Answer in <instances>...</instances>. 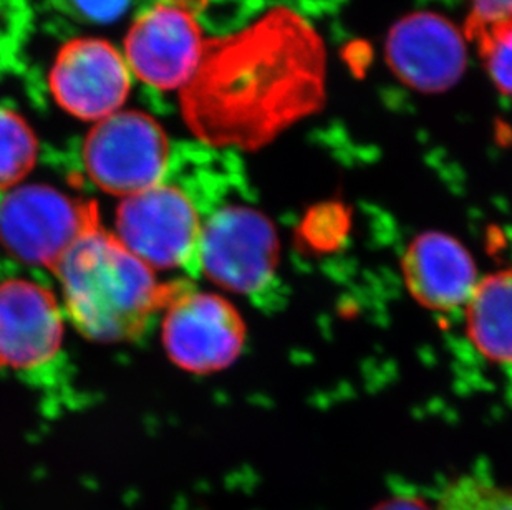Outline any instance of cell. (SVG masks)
Returning a JSON list of instances; mask_svg holds the SVG:
<instances>
[{"label":"cell","mask_w":512,"mask_h":510,"mask_svg":"<svg viewBox=\"0 0 512 510\" xmlns=\"http://www.w3.org/2000/svg\"><path fill=\"white\" fill-rule=\"evenodd\" d=\"M320 92L314 32L287 12H272L242 34L208 40L183 88V113L199 138L241 143L312 110Z\"/></svg>","instance_id":"obj_1"},{"label":"cell","mask_w":512,"mask_h":510,"mask_svg":"<svg viewBox=\"0 0 512 510\" xmlns=\"http://www.w3.org/2000/svg\"><path fill=\"white\" fill-rule=\"evenodd\" d=\"M52 272L73 327L100 343L143 337L178 287V282H161L102 224L63 255Z\"/></svg>","instance_id":"obj_2"},{"label":"cell","mask_w":512,"mask_h":510,"mask_svg":"<svg viewBox=\"0 0 512 510\" xmlns=\"http://www.w3.org/2000/svg\"><path fill=\"white\" fill-rule=\"evenodd\" d=\"M279 241L261 212L244 204L223 203L204 217L199 274L257 307L282 302Z\"/></svg>","instance_id":"obj_3"},{"label":"cell","mask_w":512,"mask_h":510,"mask_svg":"<svg viewBox=\"0 0 512 510\" xmlns=\"http://www.w3.org/2000/svg\"><path fill=\"white\" fill-rule=\"evenodd\" d=\"M204 212L173 179L121 199L115 234L123 246L150 269L184 270L199 277V249Z\"/></svg>","instance_id":"obj_4"},{"label":"cell","mask_w":512,"mask_h":510,"mask_svg":"<svg viewBox=\"0 0 512 510\" xmlns=\"http://www.w3.org/2000/svg\"><path fill=\"white\" fill-rule=\"evenodd\" d=\"M83 168L103 193L125 199L168 178L173 151L163 126L143 111H116L98 121L82 150Z\"/></svg>","instance_id":"obj_5"},{"label":"cell","mask_w":512,"mask_h":510,"mask_svg":"<svg viewBox=\"0 0 512 510\" xmlns=\"http://www.w3.org/2000/svg\"><path fill=\"white\" fill-rule=\"evenodd\" d=\"M98 224L97 204L45 184L19 186L0 198V244L25 264L54 270Z\"/></svg>","instance_id":"obj_6"},{"label":"cell","mask_w":512,"mask_h":510,"mask_svg":"<svg viewBox=\"0 0 512 510\" xmlns=\"http://www.w3.org/2000/svg\"><path fill=\"white\" fill-rule=\"evenodd\" d=\"M246 323L221 295L178 282L163 310V345L174 365L194 375L224 370L246 345Z\"/></svg>","instance_id":"obj_7"},{"label":"cell","mask_w":512,"mask_h":510,"mask_svg":"<svg viewBox=\"0 0 512 510\" xmlns=\"http://www.w3.org/2000/svg\"><path fill=\"white\" fill-rule=\"evenodd\" d=\"M208 40L196 14L178 5L151 2L125 37L126 63L156 90H183L198 72Z\"/></svg>","instance_id":"obj_8"},{"label":"cell","mask_w":512,"mask_h":510,"mask_svg":"<svg viewBox=\"0 0 512 510\" xmlns=\"http://www.w3.org/2000/svg\"><path fill=\"white\" fill-rule=\"evenodd\" d=\"M125 55L108 40L80 37L63 44L50 68L57 105L83 121H102L120 111L131 90Z\"/></svg>","instance_id":"obj_9"},{"label":"cell","mask_w":512,"mask_h":510,"mask_svg":"<svg viewBox=\"0 0 512 510\" xmlns=\"http://www.w3.org/2000/svg\"><path fill=\"white\" fill-rule=\"evenodd\" d=\"M54 294L27 279L0 282V370L32 375L54 365L63 345Z\"/></svg>","instance_id":"obj_10"},{"label":"cell","mask_w":512,"mask_h":510,"mask_svg":"<svg viewBox=\"0 0 512 510\" xmlns=\"http://www.w3.org/2000/svg\"><path fill=\"white\" fill-rule=\"evenodd\" d=\"M411 297L436 313H463L478 287V267L464 246L441 232H426L403 255Z\"/></svg>","instance_id":"obj_11"},{"label":"cell","mask_w":512,"mask_h":510,"mask_svg":"<svg viewBox=\"0 0 512 510\" xmlns=\"http://www.w3.org/2000/svg\"><path fill=\"white\" fill-rule=\"evenodd\" d=\"M388 53L393 70L421 90H443L463 72L464 49L458 32L431 15L401 22L390 39Z\"/></svg>","instance_id":"obj_12"},{"label":"cell","mask_w":512,"mask_h":510,"mask_svg":"<svg viewBox=\"0 0 512 510\" xmlns=\"http://www.w3.org/2000/svg\"><path fill=\"white\" fill-rule=\"evenodd\" d=\"M463 315L474 348L494 365L512 368V270L481 277Z\"/></svg>","instance_id":"obj_13"},{"label":"cell","mask_w":512,"mask_h":510,"mask_svg":"<svg viewBox=\"0 0 512 510\" xmlns=\"http://www.w3.org/2000/svg\"><path fill=\"white\" fill-rule=\"evenodd\" d=\"M39 158V140L17 111L0 106V198L19 188Z\"/></svg>","instance_id":"obj_14"},{"label":"cell","mask_w":512,"mask_h":510,"mask_svg":"<svg viewBox=\"0 0 512 510\" xmlns=\"http://www.w3.org/2000/svg\"><path fill=\"white\" fill-rule=\"evenodd\" d=\"M468 35L478 45L494 85L512 97V22L468 27Z\"/></svg>","instance_id":"obj_15"},{"label":"cell","mask_w":512,"mask_h":510,"mask_svg":"<svg viewBox=\"0 0 512 510\" xmlns=\"http://www.w3.org/2000/svg\"><path fill=\"white\" fill-rule=\"evenodd\" d=\"M435 510H512V491L478 476L450 482Z\"/></svg>","instance_id":"obj_16"},{"label":"cell","mask_w":512,"mask_h":510,"mask_svg":"<svg viewBox=\"0 0 512 510\" xmlns=\"http://www.w3.org/2000/svg\"><path fill=\"white\" fill-rule=\"evenodd\" d=\"M60 14L77 20L80 24H113L135 4V0H49Z\"/></svg>","instance_id":"obj_17"},{"label":"cell","mask_w":512,"mask_h":510,"mask_svg":"<svg viewBox=\"0 0 512 510\" xmlns=\"http://www.w3.org/2000/svg\"><path fill=\"white\" fill-rule=\"evenodd\" d=\"M468 27L512 22V0H469Z\"/></svg>","instance_id":"obj_18"},{"label":"cell","mask_w":512,"mask_h":510,"mask_svg":"<svg viewBox=\"0 0 512 510\" xmlns=\"http://www.w3.org/2000/svg\"><path fill=\"white\" fill-rule=\"evenodd\" d=\"M150 2H163V4L178 5V7H183V9L191 10V12H194L196 15L209 5V0H150Z\"/></svg>","instance_id":"obj_19"},{"label":"cell","mask_w":512,"mask_h":510,"mask_svg":"<svg viewBox=\"0 0 512 510\" xmlns=\"http://www.w3.org/2000/svg\"><path fill=\"white\" fill-rule=\"evenodd\" d=\"M382 510H425L421 507L411 504V502H393L390 506L383 507Z\"/></svg>","instance_id":"obj_20"}]
</instances>
